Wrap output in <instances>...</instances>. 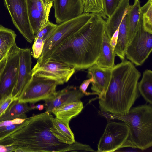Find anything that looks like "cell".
<instances>
[{
  "instance_id": "obj_25",
  "label": "cell",
  "mask_w": 152,
  "mask_h": 152,
  "mask_svg": "<svg viewBox=\"0 0 152 152\" xmlns=\"http://www.w3.org/2000/svg\"><path fill=\"white\" fill-rule=\"evenodd\" d=\"M140 11L144 30L152 34V0H148L141 7Z\"/></svg>"
},
{
  "instance_id": "obj_28",
  "label": "cell",
  "mask_w": 152,
  "mask_h": 152,
  "mask_svg": "<svg viewBox=\"0 0 152 152\" xmlns=\"http://www.w3.org/2000/svg\"><path fill=\"white\" fill-rule=\"evenodd\" d=\"M34 40L31 54L34 58L38 59L42 54L45 42L39 38H34Z\"/></svg>"
},
{
  "instance_id": "obj_30",
  "label": "cell",
  "mask_w": 152,
  "mask_h": 152,
  "mask_svg": "<svg viewBox=\"0 0 152 152\" xmlns=\"http://www.w3.org/2000/svg\"><path fill=\"white\" fill-rule=\"evenodd\" d=\"M22 123L15 124L7 126L0 127V140L12 132Z\"/></svg>"
},
{
  "instance_id": "obj_33",
  "label": "cell",
  "mask_w": 152,
  "mask_h": 152,
  "mask_svg": "<svg viewBox=\"0 0 152 152\" xmlns=\"http://www.w3.org/2000/svg\"><path fill=\"white\" fill-rule=\"evenodd\" d=\"M7 56L4 58L0 62V75L2 72L4 66L5 65L6 61H7Z\"/></svg>"
},
{
  "instance_id": "obj_7",
  "label": "cell",
  "mask_w": 152,
  "mask_h": 152,
  "mask_svg": "<svg viewBox=\"0 0 152 152\" xmlns=\"http://www.w3.org/2000/svg\"><path fill=\"white\" fill-rule=\"evenodd\" d=\"M129 132V128L125 122H109L99 141L96 151L114 152L124 147Z\"/></svg>"
},
{
  "instance_id": "obj_38",
  "label": "cell",
  "mask_w": 152,
  "mask_h": 152,
  "mask_svg": "<svg viewBox=\"0 0 152 152\" xmlns=\"http://www.w3.org/2000/svg\"><path fill=\"white\" fill-rule=\"evenodd\" d=\"M139 0H134V3H135V2H137V1H139Z\"/></svg>"
},
{
  "instance_id": "obj_5",
  "label": "cell",
  "mask_w": 152,
  "mask_h": 152,
  "mask_svg": "<svg viewBox=\"0 0 152 152\" xmlns=\"http://www.w3.org/2000/svg\"><path fill=\"white\" fill-rule=\"evenodd\" d=\"M152 50V34L144 30L141 13L136 31L126 46L125 57L136 66H141L148 57Z\"/></svg>"
},
{
  "instance_id": "obj_19",
  "label": "cell",
  "mask_w": 152,
  "mask_h": 152,
  "mask_svg": "<svg viewBox=\"0 0 152 152\" xmlns=\"http://www.w3.org/2000/svg\"><path fill=\"white\" fill-rule=\"evenodd\" d=\"M52 125L50 128L52 134L62 143L69 145L75 142L74 136L69 124L59 119L53 117Z\"/></svg>"
},
{
  "instance_id": "obj_36",
  "label": "cell",
  "mask_w": 152,
  "mask_h": 152,
  "mask_svg": "<svg viewBox=\"0 0 152 152\" xmlns=\"http://www.w3.org/2000/svg\"><path fill=\"white\" fill-rule=\"evenodd\" d=\"M36 108L40 110H41L43 109L44 105L39 104L37 106H36Z\"/></svg>"
},
{
  "instance_id": "obj_27",
  "label": "cell",
  "mask_w": 152,
  "mask_h": 152,
  "mask_svg": "<svg viewBox=\"0 0 152 152\" xmlns=\"http://www.w3.org/2000/svg\"><path fill=\"white\" fill-rule=\"evenodd\" d=\"M121 0H102L104 12L107 18L115 10Z\"/></svg>"
},
{
  "instance_id": "obj_31",
  "label": "cell",
  "mask_w": 152,
  "mask_h": 152,
  "mask_svg": "<svg viewBox=\"0 0 152 152\" xmlns=\"http://www.w3.org/2000/svg\"><path fill=\"white\" fill-rule=\"evenodd\" d=\"M94 82V80L92 77L91 76L89 79L84 80L80 85L79 89L81 91L84 95L88 96L92 95H97L94 92H88L86 90L90 83Z\"/></svg>"
},
{
  "instance_id": "obj_18",
  "label": "cell",
  "mask_w": 152,
  "mask_h": 152,
  "mask_svg": "<svg viewBox=\"0 0 152 152\" xmlns=\"http://www.w3.org/2000/svg\"><path fill=\"white\" fill-rule=\"evenodd\" d=\"M83 108V102L79 100L61 105L53 110L51 113L56 118L69 124L70 120L80 113Z\"/></svg>"
},
{
  "instance_id": "obj_35",
  "label": "cell",
  "mask_w": 152,
  "mask_h": 152,
  "mask_svg": "<svg viewBox=\"0 0 152 152\" xmlns=\"http://www.w3.org/2000/svg\"><path fill=\"white\" fill-rule=\"evenodd\" d=\"M7 54H5L0 50V62L7 56Z\"/></svg>"
},
{
  "instance_id": "obj_34",
  "label": "cell",
  "mask_w": 152,
  "mask_h": 152,
  "mask_svg": "<svg viewBox=\"0 0 152 152\" xmlns=\"http://www.w3.org/2000/svg\"><path fill=\"white\" fill-rule=\"evenodd\" d=\"M5 151H12L11 148L0 145V152Z\"/></svg>"
},
{
  "instance_id": "obj_6",
  "label": "cell",
  "mask_w": 152,
  "mask_h": 152,
  "mask_svg": "<svg viewBox=\"0 0 152 152\" xmlns=\"http://www.w3.org/2000/svg\"><path fill=\"white\" fill-rule=\"evenodd\" d=\"M58 85H61L60 83L56 80L33 75L17 100L26 103L45 100L53 96Z\"/></svg>"
},
{
  "instance_id": "obj_24",
  "label": "cell",
  "mask_w": 152,
  "mask_h": 152,
  "mask_svg": "<svg viewBox=\"0 0 152 152\" xmlns=\"http://www.w3.org/2000/svg\"><path fill=\"white\" fill-rule=\"evenodd\" d=\"M83 13H93L104 19L107 18L104 11L102 0H86Z\"/></svg>"
},
{
  "instance_id": "obj_8",
  "label": "cell",
  "mask_w": 152,
  "mask_h": 152,
  "mask_svg": "<svg viewBox=\"0 0 152 152\" xmlns=\"http://www.w3.org/2000/svg\"><path fill=\"white\" fill-rule=\"evenodd\" d=\"M92 14L83 13L58 25L51 36L45 42L42 54L37 61H42L49 52L77 31L89 20Z\"/></svg>"
},
{
  "instance_id": "obj_29",
  "label": "cell",
  "mask_w": 152,
  "mask_h": 152,
  "mask_svg": "<svg viewBox=\"0 0 152 152\" xmlns=\"http://www.w3.org/2000/svg\"><path fill=\"white\" fill-rule=\"evenodd\" d=\"M78 151L96 152L89 145L83 144L75 141L72 144L69 145L66 150V152Z\"/></svg>"
},
{
  "instance_id": "obj_9",
  "label": "cell",
  "mask_w": 152,
  "mask_h": 152,
  "mask_svg": "<svg viewBox=\"0 0 152 152\" xmlns=\"http://www.w3.org/2000/svg\"><path fill=\"white\" fill-rule=\"evenodd\" d=\"M19 48L16 44L7 53L6 63L0 75V100L11 95L16 85L20 61Z\"/></svg>"
},
{
  "instance_id": "obj_14",
  "label": "cell",
  "mask_w": 152,
  "mask_h": 152,
  "mask_svg": "<svg viewBox=\"0 0 152 152\" xmlns=\"http://www.w3.org/2000/svg\"><path fill=\"white\" fill-rule=\"evenodd\" d=\"M55 17L59 24L79 16L83 13L82 0H54Z\"/></svg>"
},
{
  "instance_id": "obj_21",
  "label": "cell",
  "mask_w": 152,
  "mask_h": 152,
  "mask_svg": "<svg viewBox=\"0 0 152 152\" xmlns=\"http://www.w3.org/2000/svg\"><path fill=\"white\" fill-rule=\"evenodd\" d=\"M139 0L130 5L127 15L128 27L127 44L134 36L138 26L141 15Z\"/></svg>"
},
{
  "instance_id": "obj_16",
  "label": "cell",
  "mask_w": 152,
  "mask_h": 152,
  "mask_svg": "<svg viewBox=\"0 0 152 152\" xmlns=\"http://www.w3.org/2000/svg\"><path fill=\"white\" fill-rule=\"evenodd\" d=\"M88 69V77L92 76L94 80V82L91 83V89L98 96L99 99H102L110 82L111 69L101 68L96 64Z\"/></svg>"
},
{
  "instance_id": "obj_37",
  "label": "cell",
  "mask_w": 152,
  "mask_h": 152,
  "mask_svg": "<svg viewBox=\"0 0 152 152\" xmlns=\"http://www.w3.org/2000/svg\"><path fill=\"white\" fill-rule=\"evenodd\" d=\"M83 5H84L85 3L86 2V0H82Z\"/></svg>"
},
{
  "instance_id": "obj_17",
  "label": "cell",
  "mask_w": 152,
  "mask_h": 152,
  "mask_svg": "<svg viewBox=\"0 0 152 152\" xmlns=\"http://www.w3.org/2000/svg\"><path fill=\"white\" fill-rule=\"evenodd\" d=\"M114 48L110 43V40L105 30L103 36L100 54L96 64L100 67L111 69L115 65L116 55Z\"/></svg>"
},
{
  "instance_id": "obj_11",
  "label": "cell",
  "mask_w": 152,
  "mask_h": 152,
  "mask_svg": "<svg viewBox=\"0 0 152 152\" xmlns=\"http://www.w3.org/2000/svg\"><path fill=\"white\" fill-rule=\"evenodd\" d=\"M13 24L28 42L31 43L35 35L28 18L26 0H4Z\"/></svg>"
},
{
  "instance_id": "obj_13",
  "label": "cell",
  "mask_w": 152,
  "mask_h": 152,
  "mask_svg": "<svg viewBox=\"0 0 152 152\" xmlns=\"http://www.w3.org/2000/svg\"><path fill=\"white\" fill-rule=\"evenodd\" d=\"M20 58L18 76L16 85L11 96L17 100L24 88L31 80L32 77L31 66V54L29 48H19Z\"/></svg>"
},
{
  "instance_id": "obj_20",
  "label": "cell",
  "mask_w": 152,
  "mask_h": 152,
  "mask_svg": "<svg viewBox=\"0 0 152 152\" xmlns=\"http://www.w3.org/2000/svg\"><path fill=\"white\" fill-rule=\"evenodd\" d=\"M35 108L36 106H29L26 103L14 100L0 117V122L16 119H26L27 118L26 113Z\"/></svg>"
},
{
  "instance_id": "obj_22",
  "label": "cell",
  "mask_w": 152,
  "mask_h": 152,
  "mask_svg": "<svg viewBox=\"0 0 152 152\" xmlns=\"http://www.w3.org/2000/svg\"><path fill=\"white\" fill-rule=\"evenodd\" d=\"M140 93L149 104H152V71L147 69L143 72L142 77L138 84Z\"/></svg>"
},
{
  "instance_id": "obj_10",
  "label": "cell",
  "mask_w": 152,
  "mask_h": 152,
  "mask_svg": "<svg viewBox=\"0 0 152 152\" xmlns=\"http://www.w3.org/2000/svg\"><path fill=\"white\" fill-rule=\"evenodd\" d=\"M75 68L66 64L50 58L37 61L32 69L33 75L56 80L63 84L67 82L75 73Z\"/></svg>"
},
{
  "instance_id": "obj_3",
  "label": "cell",
  "mask_w": 152,
  "mask_h": 152,
  "mask_svg": "<svg viewBox=\"0 0 152 152\" xmlns=\"http://www.w3.org/2000/svg\"><path fill=\"white\" fill-rule=\"evenodd\" d=\"M110 69V82L104 97L99 100V107L102 112L123 115L139 96L138 84L141 74L125 59Z\"/></svg>"
},
{
  "instance_id": "obj_12",
  "label": "cell",
  "mask_w": 152,
  "mask_h": 152,
  "mask_svg": "<svg viewBox=\"0 0 152 152\" xmlns=\"http://www.w3.org/2000/svg\"><path fill=\"white\" fill-rule=\"evenodd\" d=\"M29 22L35 35L49 22L54 0H26Z\"/></svg>"
},
{
  "instance_id": "obj_32",
  "label": "cell",
  "mask_w": 152,
  "mask_h": 152,
  "mask_svg": "<svg viewBox=\"0 0 152 152\" xmlns=\"http://www.w3.org/2000/svg\"><path fill=\"white\" fill-rule=\"evenodd\" d=\"M14 99L10 95L0 100V117L5 112Z\"/></svg>"
},
{
  "instance_id": "obj_4",
  "label": "cell",
  "mask_w": 152,
  "mask_h": 152,
  "mask_svg": "<svg viewBox=\"0 0 152 152\" xmlns=\"http://www.w3.org/2000/svg\"><path fill=\"white\" fill-rule=\"evenodd\" d=\"M102 115L125 122L129 128L128 140L134 148L142 150L152 146V106L144 104L131 108L123 115L103 112Z\"/></svg>"
},
{
  "instance_id": "obj_2",
  "label": "cell",
  "mask_w": 152,
  "mask_h": 152,
  "mask_svg": "<svg viewBox=\"0 0 152 152\" xmlns=\"http://www.w3.org/2000/svg\"><path fill=\"white\" fill-rule=\"evenodd\" d=\"M53 117L46 111L27 118L0 140V145L11 147L14 152H65L69 145L60 142L50 131Z\"/></svg>"
},
{
  "instance_id": "obj_1",
  "label": "cell",
  "mask_w": 152,
  "mask_h": 152,
  "mask_svg": "<svg viewBox=\"0 0 152 152\" xmlns=\"http://www.w3.org/2000/svg\"><path fill=\"white\" fill-rule=\"evenodd\" d=\"M105 24L103 18L93 13L85 25L39 61L50 58L75 70L88 69L96 63L100 54Z\"/></svg>"
},
{
  "instance_id": "obj_15",
  "label": "cell",
  "mask_w": 152,
  "mask_h": 152,
  "mask_svg": "<svg viewBox=\"0 0 152 152\" xmlns=\"http://www.w3.org/2000/svg\"><path fill=\"white\" fill-rule=\"evenodd\" d=\"M84 94L79 88L73 86H68L58 91L53 96L44 100L46 111L51 113V111L64 104L80 100Z\"/></svg>"
},
{
  "instance_id": "obj_23",
  "label": "cell",
  "mask_w": 152,
  "mask_h": 152,
  "mask_svg": "<svg viewBox=\"0 0 152 152\" xmlns=\"http://www.w3.org/2000/svg\"><path fill=\"white\" fill-rule=\"evenodd\" d=\"M16 35L12 30L0 25V50L7 54L10 49L16 44Z\"/></svg>"
},
{
  "instance_id": "obj_26",
  "label": "cell",
  "mask_w": 152,
  "mask_h": 152,
  "mask_svg": "<svg viewBox=\"0 0 152 152\" xmlns=\"http://www.w3.org/2000/svg\"><path fill=\"white\" fill-rule=\"evenodd\" d=\"M57 25V24L49 22L35 34L34 38H40L45 43L51 36Z\"/></svg>"
}]
</instances>
